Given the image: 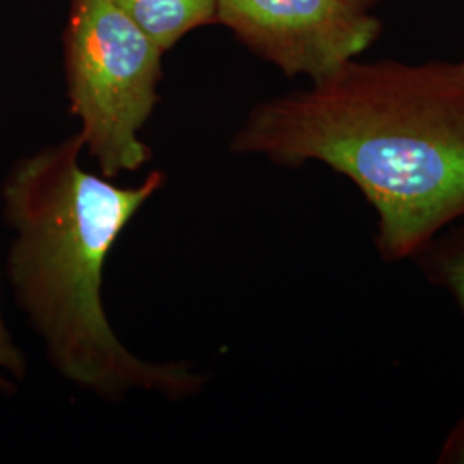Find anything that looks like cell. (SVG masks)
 I'll return each mask as SVG.
<instances>
[{
  "instance_id": "cell-1",
  "label": "cell",
  "mask_w": 464,
  "mask_h": 464,
  "mask_svg": "<svg viewBox=\"0 0 464 464\" xmlns=\"http://www.w3.org/2000/svg\"><path fill=\"white\" fill-rule=\"evenodd\" d=\"M232 150L344 176L375 212L382 260H411L464 218V69L353 59L308 90L258 103Z\"/></svg>"
},
{
  "instance_id": "cell-2",
  "label": "cell",
  "mask_w": 464,
  "mask_h": 464,
  "mask_svg": "<svg viewBox=\"0 0 464 464\" xmlns=\"http://www.w3.org/2000/svg\"><path fill=\"white\" fill-rule=\"evenodd\" d=\"M83 138L17 160L2 184V214L14 232L4 276L50 363L80 387L117 398L130 389L183 399L203 379L186 363L134 356L112 331L102 301L107 256L121 232L166 183L160 170L122 188L84 170Z\"/></svg>"
},
{
  "instance_id": "cell-3",
  "label": "cell",
  "mask_w": 464,
  "mask_h": 464,
  "mask_svg": "<svg viewBox=\"0 0 464 464\" xmlns=\"http://www.w3.org/2000/svg\"><path fill=\"white\" fill-rule=\"evenodd\" d=\"M164 53L111 0H71L64 32L71 112L82 122L84 149L109 179L151 159L140 131L159 102Z\"/></svg>"
},
{
  "instance_id": "cell-4",
  "label": "cell",
  "mask_w": 464,
  "mask_h": 464,
  "mask_svg": "<svg viewBox=\"0 0 464 464\" xmlns=\"http://www.w3.org/2000/svg\"><path fill=\"white\" fill-rule=\"evenodd\" d=\"M217 23L287 76L316 82L373 45L382 23L349 0H217Z\"/></svg>"
},
{
  "instance_id": "cell-5",
  "label": "cell",
  "mask_w": 464,
  "mask_h": 464,
  "mask_svg": "<svg viewBox=\"0 0 464 464\" xmlns=\"http://www.w3.org/2000/svg\"><path fill=\"white\" fill-rule=\"evenodd\" d=\"M162 50L217 23V0H111Z\"/></svg>"
},
{
  "instance_id": "cell-6",
  "label": "cell",
  "mask_w": 464,
  "mask_h": 464,
  "mask_svg": "<svg viewBox=\"0 0 464 464\" xmlns=\"http://www.w3.org/2000/svg\"><path fill=\"white\" fill-rule=\"evenodd\" d=\"M411 260L427 281L448 293L464 320V218L431 237Z\"/></svg>"
},
{
  "instance_id": "cell-7",
  "label": "cell",
  "mask_w": 464,
  "mask_h": 464,
  "mask_svg": "<svg viewBox=\"0 0 464 464\" xmlns=\"http://www.w3.org/2000/svg\"><path fill=\"white\" fill-rule=\"evenodd\" d=\"M2 287H4V268L0 266V392L13 394L19 383L28 373V362L7 327L2 310Z\"/></svg>"
},
{
  "instance_id": "cell-8",
  "label": "cell",
  "mask_w": 464,
  "mask_h": 464,
  "mask_svg": "<svg viewBox=\"0 0 464 464\" xmlns=\"http://www.w3.org/2000/svg\"><path fill=\"white\" fill-rule=\"evenodd\" d=\"M439 464H464V415L448 431L440 450L437 452Z\"/></svg>"
},
{
  "instance_id": "cell-9",
  "label": "cell",
  "mask_w": 464,
  "mask_h": 464,
  "mask_svg": "<svg viewBox=\"0 0 464 464\" xmlns=\"http://www.w3.org/2000/svg\"><path fill=\"white\" fill-rule=\"evenodd\" d=\"M349 2H353V4H356L358 7H362V9H366V11H370L373 5H377L381 0H349Z\"/></svg>"
},
{
  "instance_id": "cell-10",
  "label": "cell",
  "mask_w": 464,
  "mask_h": 464,
  "mask_svg": "<svg viewBox=\"0 0 464 464\" xmlns=\"http://www.w3.org/2000/svg\"><path fill=\"white\" fill-rule=\"evenodd\" d=\"M459 64H461V67H463V69H464V61H463V63H459Z\"/></svg>"
}]
</instances>
